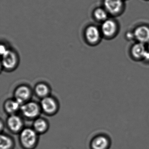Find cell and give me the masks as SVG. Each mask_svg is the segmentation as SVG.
I'll return each mask as SVG.
<instances>
[{"instance_id": "cell-12", "label": "cell", "mask_w": 149, "mask_h": 149, "mask_svg": "<svg viewBox=\"0 0 149 149\" xmlns=\"http://www.w3.org/2000/svg\"><path fill=\"white\" fill-rule=\"evenodd\" d=\"M21 105L15 98L8 99L4 103V109L5 111L9 115H14L20 111Z\"/></svg>"}, {"instance_id": "cell-21", "label": "cell", "mask_w": 149, "mask_h": 149, "mask_svg": "<svg viewBox=\"0 0 149 149\" xmlns=\"http://www.w3.org/2000/svg\"><path fill=\"white\" fill-rule=\"evenodd\" d=\"M147 50H148V51H149V42H148V45H147Z\"/></svg>"}, {"instance_id": "cell-18", "label": "cell", "mask_w": 149, "mask_h": 149, "mask_svg": "<svg viewBox=\"0 0 149 149\" xmlns=\"http://www.w3.org/2000/svg\"><path fill=\"white\" fill-rule=\"evenodd\" d=\"M126 38L129 40H132L135 39V35H134V32H128L125 35Z\"/></svg>"}, {"instance_id": "cell-5", "label": "cell", "mask_w": 149, "mask_h": 149, "mask_svg": "<svg viewBox=\"0 0 149 149\" xmlns=\"http://www.w3.org/2000/svg\"><path fill=\"white\" fill-rule=\"evenodd\" d=\"M32 96V91L31 88L28 85L24 84L17 87L14 93V98L17 100L22 105L30 101Z\"/></svg>"}, {"instance_id": "cell-6", "label": "cell", "mask_w": 149, "mask_h": 149, "mask_svg": "<svg viewBox=\"0 0 149 149\" xmlns=\"http://www.w3.org/2000/svg\"><path fill=\"white\" fill-rule=\"evenodd\" d=\"M6 123L8 128L13 133H20L24 129L23 119L17 114L9 115Z\"/></svg>"}, {"instance_id": "cell-13", "label": "cell", "mask_w": 149, "mask_h": 149, "mask_svg": "<svg viewBox=\"0 0 149 149\" xmlns=\"http://www.w3.org/2000/svg\"><path fill=\"white\" fill-rule=\"evenodd\" d=\"M49 125L47 120L43 118L38 117L35 119L33 129L38 134L46 133L48 130Z\"/></svg>"}, {"instance_id": "cell-3", "label": "cell", "mask_w": 149, "mask_h": 149, "mask_svg": "<svg viewBox=\"0 0 149 149\" xmlns=\"http://www.w3.org/2000/svg\"><path fill=\"white\" fill-rule=\"evenodd\" d=\"M2 55L1 65L4 70L12 71L15 70L19 63V58L16 53L7 49Z\"/></svg>"}, {"instance_id": "cell-2", "label": "cell", "mask_w": 149, "mask_h": 149, "mask_svg": "<svg viewBox=\"0 0 149 149\" xmlns=\"http://www.w3.org/2000/svg\"><path fill=\"white\" fill-rule=\"evenodd\" d=\"M22 114L28 119H35L39 117L42 111L40 104L33 101H29L21 105Z\"/></svg>"}, {"instance_id": "cell-16", "label": "cell", "mask_w": 149, "mask_h": 149, "mask_svg": "<svg viewBox=\"0 0 149 149\" xmlns=\"http://www.w3.org/2000/svg\"><path fill=\"white\" fill-rule=\"evenodd\" d=\"M15 143L12 137L1 133L0 137V149H14Z\"/></svg>"}, {"instance_id": "cell-19", "label": "cell", "mask_w": 149, "mask_h": 149, "mask_svg": "<svg viewBox=\"0 0 149 149\" xmlns=\"http://www.w3.org/2000/svg\"><path fill=\"white\" fill-rule=\"evenodd\" d=\"M143 60L146 62H149V51L147 49L144 55Z\"/></svg>"}, {"instance_id": "cell-7", "label": "cell", "mask_w": 149, "mask_h": 149, "mask_svg": "<svg viewBox=\"0 0 149 149\" xmlns=\"http://www.w3.org/2000/svg\"><path fill=\"white\" fill-rule=\"evenodd\" d=\"M104 8L111 15L119 14L124 6L123 0H104Z\"/></svg>"}, {"instance_id": "cell-11", "label": "cell", "mask_w": 149, "mask_h": 149, "mask_svg": "<svg viewBox=\"0 0 149 149\" xmlns=\"http://www.w3.org/2000/svg\"><path fill=\"white\" fill-rule=\"evenodd\" d=\"M109 145V141L107 137L99 135L94 138L91 143V149H107Z\"/></svg>"}, {"instance_id": "cell-4", "label": "cell", "mask_w": 149, "mask_h": 149, "mask_svg": "<svg viewBox=\"0 0 149 149\" xmlns=\"http://www.w3.org/2000/svg\"><path fill=\"white\" fill-rule=\"evenodd\" d=\"M42 111L48 116L56 114L59 109V104L54 97L49 96L42 99L40 104Z\"/></svg>"}, {"instance_id": "cell-1", "label": "cell", "mask_w": 149, "mask_h": 149, "mask_svg": "<svg viewBox=\"0 0 149 149\" xmlns=\"http://www.w3.org/2000/svg\"><path fill=\"white\" fill-rule=\"evenodd\" d=\"M38 135L33 128H24L19 133L21 146L23 149H34L39 141Z\"/></svg>"}, {"instance_id": "cell-20", "label": "cell", "mask_w": 149, "mask_h": 149, "mask_svg": "<svg viewBox=\"0 0 149 149\" xmlns=\"http://www.w3.org/2000/svg\"><path fill=\"white\" fill-rule=\"evenodd\" d=\"M7 49L4 45H1V55H3L7 50Z\"/></svg>"}, {"instance_id": "cell-8", "label": "cell", "mask_w": 149, "mask_h": 149, "mask_svg": "<svg viewBox=\"0 0 149 149\" xmlns=\"http://www.w3.org/2000/svg\"><path fill=\"white\" fill-rule=\"evenodd\" d=\"M118 30V26L115 21L108 19L103 22L101 26L102 34L107 38H110L115 35Z\"/></svg>"}, {"instance_id": "cell-15", "label": "cell", "mask_w": 149, "mask_h": 149, "mask_svg": "<svg viewBox=\"0 0 149 149\" xmlns=\"http://www.w3.org/2000/svg\"><path fill=\"white\" fill-rule=\"evenodd\" d=\"M35 92L38 97L42 99L49 96L50 88L47 84L43 82L39 83L35 87Z\"/></svg>"}, {"instance_id": "cell-10", "label": "cell", "mask_w": 149, "mask_h": 149, "mask_svg": "<svg viewBox=\"0 0 149 149\" xmlns=\"http://www.w3.org/2000/svg\"><path fill=\"white\" fill-rule=\"evenodd\" d=\"M135 39L138 42L145 43L149 42V27L146 26H140L134 31Z\"/></svg>"}, {"instance_id": "cell-9", "label": "cell", "mask_w": 149, "mask_h": 149, "mask_svg": "<svg viewBox=\"0 0 149 149\" xmlns=\"http://www.w3.org/2000/svg\"><path fill=\"white\" fill-rule=\"evenodd\" d=\"M101 30L95 26H89L86 29L85 32L86 40L91 44H95L98 42L101 39Z\"/></svg>"}, {"instance_id": "cell-17", "label": "cell", "mask_w": 149, "mask_h": 149, "mask_svg": "<svg viewBox=\"0 0 149 149\" xmlns=\"http://www.w3.org/2000/svg\"><path fill=\"white\" fill-rule=\"evenodd\" d=\"M108 15L109 13L104 8H99L94 11V17L98 21L102 22L105 21L108 19Z\"/></svg>"}, {"instance_id": "cell-14", "label": "cell", "mask_w": 149, "mask_h": 149, "mask_svg": "<svg viewBox=\"0 0 149 149\" xmlns=\"http://www.w3.org/2000/svg\"><path fill=\"white\" fill-rule=\"evenodd\" d=\"M147 48L144 43L138 42L133 45L131 49V54L134 59L143 60Z\"/></svg>"}]
</instances>
